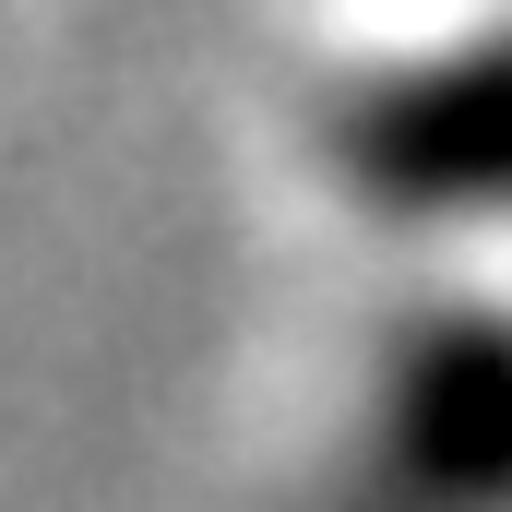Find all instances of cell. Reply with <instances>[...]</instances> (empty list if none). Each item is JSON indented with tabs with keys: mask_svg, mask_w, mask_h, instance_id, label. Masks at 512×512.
<instances>
[{
	"mask_svg": "<svg viewBox=\"0 0 512 512\" xmlns=\"http://www.w3.org/2000/svg\"><path fill=\"white\" fill-rule=\"evenodd\" d=\"M322 512H512V322L501 310H429L370 370Z\"/></svg>",
	"mask_w": 512,
	"mask_h": 512,
	"instance_id": "cell-1",
	"label": "cell"
},
{
	"mask_svg": "<svg viewBox=\"0 0 512 512\" xmlns=\"http://www.w3.org/2000/svg\"><path fill=\"white\" fill-rule=\"evenodd\" d=\"M334 155L370 215H512V36L370 84Z\"/></svg>",
	"mask_w": 512,
	"mask_h": 512,
	"instance_id": "cell-2",
	"label": "cell"
}]
</instances>
